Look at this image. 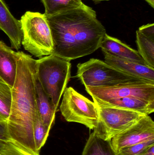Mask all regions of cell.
Listing matches in <instances>:
<instances>
[{"mask_svg": "<svg viewBox=\"0 0 154 155\" xmlns=\"http://www.w3.org/2000/svg\"><path fill=\"white\" fill-rule=\"evenodd\" d=\"M46 18L53 41L52 54L68 61L95 52L106 34L96 12L85 4Z\"/></svg>", "mask_w": 154, "mask_h": 155, "instance_id": "1", "label": "cell"}, {"mask_svg": "<svg viewBox=\"0 0 154 155\" xmlns=\"http://www.w3.org/2000/svg\"><path fill=\"white\" fill-rule=\"evenodd\" d=\"M17 71L11 88V104L7 123L10 142L25 152L39 155L34 144L33 127L37 114L35 61L18 51Z\"/></svg>", "mask_w": 154, "mask_h": 155, "instance_id": "2", "label": "cell"}, {"mask_svg": "<svg viewBox=\"0 0 154 155\" xmlns=\"http://www.w3.org/2000/svg\"><path fill=\"white\" fill-rule=\"evenodd\" d=\"M71 67L70 62L52 54L35 61L37 81L56 110L71 78Z\"/></svg>", "mask_w": 154, "mask_h": 155, "instance_id": "3", "label": "cell"}, {"mask_svg": "<svg viewBox=\"0 0 154 155\" xmlns=\"http://www.w3.org/2000/svg\"><path fill=\"white\" fill-rule=\"evenodd\" d=\"M20 21L24 50L39 59L52 54V35L44 14L27 12Z\"/></svg>", "mask_w": 154, "mask_h": 155, "instance_id": "4", "label": "cell"}, {"mask_svg": "<svg viewBox=\"0 0 154 155\" xmlns=\"http://www.w3.org/2000/svg\"><path fill=\"white\" fill-rule=\"evenodd\" d=\"M77 68L76 76L85 87L110 86L131 81H146L94 58L79 64Z\"/></svg>", "mask_w": 154, "mask_h": 155, "instance_id": "5", "label": "cell"}, {"mask_svg": "<svg viewBox=\"0 0 154 155\" xmlns=\"http://www.w3.org/2000/svg\"><path fill=\"white\" fill-rule=\"evenodd\" d=\"M60 110L67 122L82 124L93 130L98 127L99 116L96 104L72 87L65 89Z\"/></svg>", "mask_w": 154, "mask_h": 155, "instance_id": "6", "label": "cell"}, {"mask_svg": "<svg viewBox=\"0 0 154 155\" xmlns=\"http://www.w3.org/2000/svg\"><path fill=\"white\" fill-rule=\"evenodd\" d=\"M99 124L94 130L105 140L112 138L147 115L139 112L109 107L97 106Z\"/></svg>", "mask_w": 154, "mask_h": 155, "instance_id": "7", "label": "cell"}, {"mask_svg": "<svg viewBox=\"0 0 154 155\" xmlns=\"http://www.w3.org/2000/svg\"><path fill=\"white\" fill-rule=\"evenodd\" d=\"M92 99L99 100L134 97L154 102V83L131 81L110 86L85 87Z\"/></svg>", "mask_w": 154, "mask_h": 155, "instance_id": "8", "label": "cell"}, {"mask_svg": "<svg viewBox=\"0 0 154 155\" xmlns=\"http://www.w3.org/2000/svg\"><path fill=\"white\" fill-rule=\"evenodd\" d=\"M149 140H154V122L145 115L129 128L112 138V146L117 153L122 148Z\"/></svg>", "mask_w": 154, "mask_h": 155, "instance_id": "9", "label": "cell"}, {"mask_svg": "<svg viewBox=\"0 0 154 155\" xmlns=\"http://www.w3.org/2000/svg\"><path fill=\"white\" fill-rule=\"evenodd\" d=\"M105 61L112 67L127 74L154 83V69L103 51Z\"/></svg>", "mask_w": 154, "mask_h": 155, "instance_id": "10", "label": "cell"}, {"mask_svg": "<svg viewBox=\"0 0 154 155\" xmlns=\"http://www.w3.org/2000/svg\"><path fill=\"white\" fill-rule=\"evenodd\" d=\"M0 30L9 37L12 48L17 51L20 48L23 38L20 21L14 17L3 0H0Z\"/></svg>", "mask_w": 154, "mask_h": 155, "instance_id": "11", "label": "cell"}, {"mask_svg": "<svg viewBox=\"0 0 154 155\" xmlns=\"http://www.w3.org/2000/svg\"><path fill=\"white\" fill-rule=\"evenodd\" d=\"M96 105L127 109L149 115L154 112V102L134 97L99 100L93 99Z\"/></svg>", "mask_w": 154, "mask_h": 155, "instance_id": "12", "label": "cell"}, {"mask_svg": "<svg viewBox=\"0 0 154 155\" xmlns=\"http://www.w3.org/2000/svg\"><path fill=\"white\" fill-rule=\"evenodd\" d=\"M100 48L103 51L123 59L146 65L145 62L137 51L129 47L118 39L109 36L107 33L101 41Z\"/></svg>", "mask_w": 154, "mask_h": 155, "instance_id": "13", "label": "cell"}, {"mask_svg": "<svg viewBox=\"0 0 154 155\" xmlns=\"http://www.w3.org/2000/svg\"><path fill=\"white\" fill-rule=\"evenodd\" d=\"M17 58V52L0 41V80L11 88L16 77Z\"/></svg>", "mask_w": 154, "mask_h": 155, "instance_id": "14", "label": "cell"}, {"mask_svg": "<svg viewBox=\"0 0 154 155\" xmlns=\"http://www.w3.org/2000/svg\"><path fill=\"white\" fill-rule=\"evenodd\" d=\"M37 112L43 124L50 130L54 123L57 110L49 96L37 80L36 93Z\"/></svg>", "mask_w": 154, "mask_h": 155, "instance_id": "15", "label": "cell"}, {"mask_svg": "<svg viewBox=\"0 0 154 155\" xmlns=\"http://www.w3.org/2000/svg\"><path fill=\"white\" fill-rule=\"evenodd\" d=\"M81 155H118L111 140H105L96 131L90 134Z\"/></svg>", "mask_w": 154, "mask_h": 155, "instance_id": "16", "label": "cell"}, {"mask_svg": "<svg viewBox=\"0 0 154 155\" xmlns=\"http://www.w3.org/2000/svg\"><path fill=\"white\" fill-rule=\"evenodd\" d=\"M45 7V15L49 17L77 9L84 5L82 0H41Z\"/></svg>", "mask_w": 154, "mask_h": 155, "instance_id": "17", "label": "cell"}, {"mask_svg": "<svg viewBox=\"0 0 154 155\" xmlns=\"http://www.w3.org/2000/svg\"><path fill=\"white\" fill-rule=\"evenodd\" d=\"M136 43L138 51L146 65L154 69V37L136 31Z\"/></svg>", "mask_w": 154, "mask_h": 155, "instance_id": "18", "label": "cell"}, {"mask_svg": "<svg viewBox=\"0 0 154 155\" xmlns=\"http://www.w3.org/2000/svg\"><path fill=\"white\" fill-rule=\"evenodd\" d=\"M11 98V88L0 80V121L8 120Z\"/></svg>", "mask_w": 154, "mask_h": 155, "instance_id": "19", "label": "cell"}, {"mask_svg": "<svg viewBox=\"0 0 154 155\" xmlns=\"http://www.w3.org/2000/svg\"><path fill=\"white\" fill-rule=\"evenodd\" d=\"M50 129L47 128L42 122L37 112L33 127L34 144L37 152H39L47 141Z\"/></svg>", "mask_w": 154, "mask_h": 155, "instance_id": "20", "label": "cell"}, {"mask_svg": "<svg viewBox=\"0 0 154 155\" xmlns=\"http://www.w3.org/2000/svg\"><path fill=\"white\" fill-rule=\"evenodd\" d=\"M154 144V140H149L140 143L129 146L120 149L118 155H138L145 149Z\"/></svg>", "mask_w": 154, "mask_h": 155, "instance_id": "21", "label": "cell"}, {"mask_svg": "<svg viewBox=\"0 0 154 155\" xmlns=\"http://www.w3.org/2000/svg\"><path fill=\"white\" fill-rule=\"evenodd\" d=\"M0 155H33L22 150L11 142H8L0 151Z\"/></svg>", "mask_w": 154, "mask_h": 155, "instance_id": "22", "label": "cell"}, {"mask_svg": "<svg viewBox=\"0 0 154 155\" xmlns=\"http://www.w3.org/2000/svg\"><path fill=\"white\" fill-rule=\"evenodd\" d=\"M0 141L5 143L10 142L6 121H0Z\"/></svg>", "mask_w": 154, "mask_h": 155, "instance_id": "23", "label": "cell"}, {"mask_svg": "<svg viewBox=\"0 0 154 155\" xmlns=\"http://www.w3.org/2000/svg\"><path fill=\"white\" fill-rule=\"evenodd\" d=\"M138 155H154V144L147 147Z\"/></svg>", "mask_w": 154, "mask_h": 155, "instance_id": "24", "label": "cell"}, {"mask_svg": "<svg viewBox=\"0 0 154 155\" xmlns=\"http://www.w3.org/2000/svg\"><path fill=\"white\" fill-rule=\"evenodd\" d=\"M149 5H151V7L154 8V0H145Z\"/></svg>", "mask_w": 154, "mask_h": 155, "instance_id": "25", "label": "cell"}, {"mask_svg": "<svg viewBox=\"0 0 154 155\" xmlns=\"http://www.w3.org/2000/svg\"><path fill=\"white\" fill-rule=\"evenodd\" d=\"M6 143H5V142L0 141V151H1V150L3 148V147H4Z\"/></svg>", "mask_w": 154, "mask_h": 155, "instance_id": "26", "label": "cell"}, {"mask_svg": "<svg viewBox=\"0 0 154 155\" xmlns=\"http://www.w3.org/2000/svg\"><path fill=\"white\" fill-rule=\"evenodd\" d=\"M93 1H96V2H101V1H108L110 0H93Z\"/></svg>", "mask_w": 154, "mask_h": 155, "instance_id": "27", "label": "cell"}]
</instances>
